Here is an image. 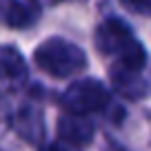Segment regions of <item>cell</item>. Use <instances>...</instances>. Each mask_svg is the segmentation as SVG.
Wrapping results in <instances>:
<instances>
[{
    "label": "cell",
    "instance_id": "1",
    "mask_svg": "<svg viewBox=\"0 0 151 151\" xmlns=\"http://www.w3.org/2000/svg\"><path fill=\"white\" fill-rule=\"evenodd\" d=\"M93 42H96V49L100 51V56L111 60L113 80L120 89H124L131 82L133 76H138L145 69L147 65L145 47L131 33V29L120 20L109 18L104 22H100L98 29H96Z\"/></svg>",
    "mask_w": 151,
    "mask_h": 151
},
{
    "label": "cell",
    "instance_id": "2",
    "mask_svg": "<svg viewBox=\"0 0 151 151\" xmlns=\"http://www.w3.org/2000/svg\"><path fill=\"white\" fill-rule=\"evenodd\" d=\"M38 69L53 78H67L87 67V56L78 45L69 42L65 38H47L33 51Z\"/></svg>",
    "mask_w": 151,
    "mask_h": 151
},
{
    "label": "cell",
    "instance_id": "3",
    "mask_svg": "<svg viewBox=\"0 0 151 151\" xmlns=\"http://www.w3.org/2000/svg\"><path fill=\"white\" fill-rule=\"evenodd\" d=\"M109 91L100 80L85 78V80H76L67 91L62 93L60 104L69 116H89V113L104 111L109 107Z\"/></svg>",
    "mask_w": 151,
    "mask_h": 151
},
{
    "label": "cell",
    "instance_id": "4",
    "mask_svg": "<svg viewBox=\"0 0 151 151\" xmlns=\"http://www.w3.org/2000/svg\"><path fill=\"white\" fill-rule=\"evenodd\" d=\"M58 136H60V140H65L67 145H73V147L89 145L91 138H93V124L85 116H69V113H65L58 120Z\"/></svg>",
    "mask_w": 151,
    "mask_h": 151
},
{
    "label": "cell",
    "instance_id": "5",
    "mask_svg": "<svg viewBox=\"0 0 151 151\" xmlns=\"http://www.w3.org/2000/svg\"><path fill=\"white\" fill-rule=\"evenodd\" d=\"M0 80L20 87L27 80V62L22 53L11 45H0Z\"/></svg>",
    "mask_w": 151,
    "mask_h": 151
},
{
    "label": "cell",
    "instance_id": "6",
    "mask_svg": "<svg viewBox=\"0 0 151 151\" xmlns=\"http://www.w3.org/2000/svg\"><path fill=\"white\" fill-rule=\"evenodd\" d=\"M0 16L14 29L31 27L33 20H36V11L20 0H0Z\"/></svg>",
    "mask_w": 151,
    "mask_h": 151
},
{
    "label": "cell",
    "instance_id": "7",
    "mask_svg": "<svg viewBox=\"0 0 151 151\" xmlns=\"http://www.w3.org/2000/svg\"><path fill=\"white\" fill-rule=\"evenodd\" d=\"M124 9L138 16H151V0H120Z\"/></svg>",
    "mask_w": 151,
    "mask_h": 151
},
{
    "label": "cell",
    "instance_id": "8",
    "mask_svg": "<svg viewBox=\"0 0 151 151\" xmlns=\"http://www.w3.org/2000/svg\"><path fill=\"white\" fill-rule=\"evenodd\" d=\"M40 151H67V149H62L60 145H47V147H42Z\"/></svg>",
    "mask_w": 151,
    "mask_h": 151
}]
</instances>
